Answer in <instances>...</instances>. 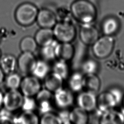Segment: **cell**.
Returning a JSON list of instances; mask_svg holds the SVG:
<instances>
[{
  "label": "cell",
  "instance_id": "16",
  "mask_svg": "<svg viewBox=\"0 0 124 124\" xmlns=\"http://www.w3.org/2000/svg\"><path fill=\"white\" fill-rule=\"evenodd\" d=\"M71 123L75 124H86L89 121L88 112L78 107L70 111Z\"/></svg>",
  "mask_w": 124,
  "mask_h": 124
},
{
  "label": "cell",
  "instance_id": "27",
  "mask_svg": "<svg viewBox=\"0 0 124 124\" xmlns=\"http://www.w3.org/2000/svg\"><path fill=\"white\" fill-rule=\"evenodd\" d=\"M22 79L19 75L14 72L8 74L5 79V85L9 90H17L21 85Z\"/></svg>",
  "mask_w": 124,
  "mask_h": 124
},
{
  "label": "cell",
  "instance_id": "17",
  "mask_svg": "<svg viewBox=\"0 0 124 124\" xmlns=\"http://www.w3.org/2000/svg\"><path fill=\"white\" fill-rule=\"evenodd\" d=\"M17 66V60L12 55H6L0 59V66L5 74L14 72Z\"/></svg>",
  "mask_w": 124,
  "mask_h": 124
},
{
  "label": "cell",
  "instance_id": "28",
  "mask_svg": "<svg viewBox=\"0 0 124 124\" xmlns=\"http://www.w3.org/2000/svg\"><path fill=\"white\" fill-rule=\"evenodd\" d=\"M98 67L97 62L95 60L91 59L85 60L81 66L82 70L86 75L95 74Z\"/></svg>",
  "mask_w": 124,
  "mask_h": 124
},
{
  "label": "cell",
  "instance_id": "1",
  "mask_svg": "<svg viewBox=\"0 0 124 124\" xmlns=\"http://www.w3.org/2000/svg\"><path fill=\"white\" fill-rule=\"evenodd\" d=\"M70 9L73 17L82 24H92L96 17V8L88 0H76Z\"/></svg>",
  "mask_w": 124,
  "mask_h": 124
},
{
  "label": "cell",
  "instance_id": "29",
  "mask_svg": "<svg viewBox=\"0 0 124 124\" xmlns=\"http://www.w3.org/2000/svg\"><path fill=\"white\" fill-rule=\"evenodd\" d=\"M37 107V102L33 97L24 96L21 108L24 111H33Z\"/></svg>",
  "mask_w": 124,
  "mask_h": 124
},
{
  "label": "cell",
  "instance_id": "24",
  "mask_svg": "<svg viewBox=\"0 0 124 124\" xmlns=\"http://www.w3.org/2000/svg\"><path fill=\"white\" fill-rule=\"evenodd\" d=\"M101 123L118 124L124 123V121L121 112L108 110L102 114Z\"/></svg>",
  "mask_w": 124,
  "mask_h": 124
},
{
  "label": "cell",
  "instance_id": "3",
  "mask_svg": "<svg viewBox=\"0 0 124 124\" xmlns=\"http://www.w3.org/2000/svg\"><path fill=\"white\" fill-rule=\"evenodd\" d=\"M54 37L61 43H71L76 36V28L70 20H61L53 29Z\"/></svg>",
  "mask_w": 124,
  "mask_h": 124
},
{
  "label": "cell",
  "instance_id": "39",
  "mask_svg": "<svg viewBox=\"0 0 124 124\" xmlns=\"http://www.w3.org/2000/svg\"><path fill=\"white\" fill-rule=\"evenodd\" d=\"M123 103H124V96L123 98Z\"/></svg>",
  "mask_w": 124,
  "mask_h": 124
},
{
  "label": "cell",
  "instance_id": "25",
  "mask_svg": "<svg viewBox=\"0 0 124 124\" xmlns=\"http://www.w3.org/2000/svg\"><path fill=\"white\" fill-rule=\"evenodd\" d=\"M37 43L35 38L31 36L23 38L20 43V48L23 52L33 53L37 48Z\"/></svg>",
  "mask_w": 124,
  "mask_h": 124
},
{
  "label": "cell",
  "instance_id": "31",
  "mask_svg": "<svg viewBox=\"0 0 124 124\" xmlns=\"http://www.w3.org/2000/svg\"><path fill=\"white\" fill-rule=\"evenodd\" d=\"M37 103L39 111L42 115L49 112H51L52 107L50 100L41 101Z\"/></svg>",
  "mask_w": 124,
  "mask_h": 124
},
{
  "label": "cell",
  "instance_id": "13",
  "mask_svg": "<svg viewBox=\"0 0 124 124\" xmlns=\"http://www.w3.org/2000/svg\"><path fill=\"white\" fill-rule=\"evenodd\" d=\"M63 79L58 74L52 72L48 74L45 78L46 88L52 93H55L62 88Z\"/></svg>",
  "mask_w": 124,
  "mask_h": 124
},
{
  "label": "cell",
  "instance_id": "20",
  "mask_svg": "<svg viewBox=\"0 0 124 124\" xmlns=\"http://www.w3.org/2000/svg\"><path fill=\"white\" fill-rule=\"evenodd\" d=\"M49 66L45 61H37L32 71L33 76L38 79L45 78L49 74Z\"/></svg>",
  "mask_w": 124,
  "mask_h": 124
},
{
  "label": "cell",
  "instance_id": "19",
  "mask_svg": "<svg viewBox=\"0 0 124 124\" xmlns=\"http://www.w3.org/2000/svg\"><path fill=\"white\" fill-rule=\"evenodd\" d=\"M13 122L15 124H37L39 119L33 111H24L21 115L13 118Z\"/></svg>",
  "mask_w": 124,
  "mask_h": 124
},
{
  "label": "cell",
  "instance_id": "5",
  "mask_svg": "<svg viewBox=\"0 0 124 124\" xmlns=\"http://www.w3.org/2000/svg\"><path fill=\"white\" fill-rule=\"evenodd\" d=\"M24 95L17 90H9L3 96V107L7 110L13 112L20 108Z\"/></svg>",
  "mask_w": 124,
  "mask_h": 124
},
{
  "label": "cell",
  "instance_id": "33",
  "mask_svg": "<svg viewBox=\"0 0 124 124\" xmlns=\"http://www.w3.org/2000/svg\"><path fill=\"white\" fill-rule=\"evenodd\" d=\"M11 112L5 108L0 110V124L13 123V118L11 117Z\"/></svg>",
  "mask_w": 124,
  "mask_h": 124
},
{
  "label": "cell",
  "instance_id": "41",
  "mask_svg": "<svg viewBox=\"0 0 124 124\" xmlns=\"http://www.w3.org/2000/svg\"></svg>",
  "mask_w": 124,
  "mask_h": 124
},
{
  "label": "cell",
  "instance_id": "11",
  "mask_svg": "<svg viewBox=\"0 0 124 124\" xmlns=\"http://www.w3.org/2000/svg\"><path fill=\"white\" fill-rule=\"evenodd\" d=\"M54 99L56 105L62 109H66L70 107L74 101L72 92L63 88L54 93Z\"/></svg>",
  "mask_w": 124,
  "mask_h": 124
},
{
  "label": "cell",
  "instance_id": "34",
  "mask_svg": "<svg viewBox=\"0 0 124 124\" xmlns=\"http://www.w3.org/2000/svg\"><path fill=\"white\" fill-rule=\"evenodd\" d=\"M57 115L60 119L61 124H71L70 119V111H68L66 109H62V110Z\"/></svg>",
  "mask_w": 124,
  "mask_h": 124
},
{
  "label": "cell",
  "instance_id": "32",
  "mask_svg": "<svg viewBox=\"0 0 124 124\" xmlns=\"http://www.w3.org/2000/svg\"><path fill=\"white\" fill-rule=\"evenodd\" d=\"M52 92L47 89H41L37 93L36 101L38 103L44 100H51L52 98Z\"/></svg>",
  "mask_w": 124,
  "mask_h": 124
},
{
  "label": "cell",
  "instance_id": "22",
  "mask_svg": "<svg viewBox=\"0 0 124 124\" xmlns=\"http://www.w3.org/2000/svg\"><path fill=\"white\" fill-rule=\"evenodd\" d=\"M119 28L118 20L114 17H108L106 19L102 25V30L106 35H110L115 33Z\"/></svg>",
  "mask_w": 124,
  "mask_h": 124
},
{
  "label": "cell",
  "instance_id": "2",
  "mask_svg": "<svg viewBox=\"0 0 124 124\" xmlns=\"http://www.w3.org/2000/svg\"><path fill=\"white\" fill-rule=\"evenodd\" d=\"M38 11L37 7L33 3L23 2L16 8L15 13V19L22 26H30L36 20Z\"/></svg>",
  "mask_w": 124,
  "mask_h": 124
},
{
  "label": "cell",
  "instance_id": "4",
  "mask_svg": "<svg viewBox=\"0 0 124 124\" xmlns=\"http://www.w3.org/2000/svg\"><path fill=\"white\" fill-rule=\"evenodd\" d=\"M113 38L110 35H105L99 38L93 45V52L95 57L103 59L108 56L114 47Z\"/></svg>",
  "mask_w": 124,
  "mask_h": 124
},
{
  "label": "cell",
  "instance_id": "9",
  "mask_svg": "<svg viewBox=\"0 0 124 124\" xmlns=\"http://www.w3.org/2000/svg\"><path fill=\"white\" fill-rule=\"evenodd\" d=\"M36 61L33 53L23 52L17 60V66L21 73L28 74L32 73Z\"/></svg>",
  "mask_w": 124,
  "mask_h": 124
},
{
  "label": "cell",
  "instance_id": "7",
  "mask_svg": "<svg viewBox=\"0 0 124 124\" xmlns=\"http://www.w3.org/2000/svg\"><path fill=\"white\" fill-rule=\"evenodd\" d=\"M77 102L78 107L87 112H90L96 108L97 97L95 93L86 90L78 94Z\"/></svg>",
  "mask_w": 124,
  "mask_h": 124
},
{
  "label": "cell",
  "instance_id": "35",
  "mask_svg": "<svg viewBox=\"0 0 124 124\" xmlns=\"http://www.w3.org/2000/svg\"><path fill=\"white\" fill-rule=\"evenodd\" d=\"M109 91L111 93L113 96H114L117 104L123 100L124 96L123 95L122 92L120 90L117 88H113L109 90Z\"/></svg>",
  "mask_w": 124,
  "mask_h": 124
},
{
  "label": "cell",
  "instance_id": "6",
  "mask_svg": "<svg viewBox=\"0 0 124 124\" xmlns=\"http://www.w3.org/2000/svg\"><path fill=\"white\" fill-rule=\"evenodd\" d=\"M20 88L24 96L33 97L41 89L39 79L32 76H27L22 79Z\"/></svg>",
  "mask_w": 124,
  "mask_h": 124
},
{
  "label": "cell",
  "instance_id": "30",
  "mask_svg": "<svg viewBox=\"0 0 124 124\" xmlns=\"http://www.w3.org/2000/svg\"><path fill=\"white\" fill-rule=\"evenodd\" d=\"M42 124H61L58 115L49 112L43 115L40 120Z\"/></svg>",
  "mask_w": 124,
  "mask_h": 124
},
{
  "label": "cell",
  "instance_id": "40",
  "mask_svg": "<svg viewBox=\"0 0 124 124\" xmlns=\"http://www.w3.org/2000/svg\"><path fill=\"white\" fill-rule=\"evenodd\" d=\"M1 51H0V58H1Z\"/></svg>",
  "mask_w": 124,
  "mask_h": 124
},
{
  "label": "cell",
  "instance_id": "26",
  "mask_svg": "<svg viewBox=\"0 0 124 124\" xmlns=\"http://www.w3.org/2000/svg\"><path fill=\"white\" fill-rule=\"evenodd\" d=\"M53 72L60 75L63 79L66 78L69 73V66L67 62L59 59L54 64Z\"/></svg>",
  "mask_w": 124,
  "mask_h": 124
},
{
  "label": "cell",
  "instance_id": "21",
  "mask_svg": "<svg viewBox=\"0 0 124 124\" xmlns=\"http://www.w3.org/2000/svg\"><path fill=\"white\" fill-rule=\"evenodd\" d=\"M100 87V80L95 74L86 75L84 78V88L94 93L98 91Z\"/></svg>",
  "mask_w": 124,
  "mask_h": 124
},
{
  "label": "cell",
  "instance_id": "37",
  "mask_svg": "<svg viewBox=\"0 0 124 124\" xmlns=\"http://www.w3.org/2000/svg\"><path fill=\"white\" fill-rule=\"evenodd\" d=\"M4 73L0 66V84H1L4 79Z\"/></svg>",
  "mask_w": 124,
  "mask_h": 124
},
{
  "label": "cell",
  "instance_id": "23",
  "mask_svg": "<svg viewBox=\"0 0 124 124\" xmlns=\"http://www.w3.org/2000/svg\"><path fill=\"white\" fill-rule=\"evenodd\" d=\"M59 43L53 40L48 44L42 46L41 54L43 57L46 60H52L56 58V47Z\"/></svg>",
  "mask_w": 124,
  "mask_h": 124
},
{
  "label": "cell",
  "instance_id": "14",
  "mask_svg": "<svg viewBox=\"0 0 124 124\" xmlns=\"http://www.w3.org/2000/svg\"><path fill=\"white\" fill-rule=\"evenodd\" d=\"M74 54V48L71 43H59L56 47V58L67 62Z\"/></svg>",
  "mask_w": 124,
  "mask_h": 124
},
{
  "label": "cell",
  "instance_id": "8",
  "mask_svg": "<svg viewBox=\"0 0 124 124\" xmlns=\"http://www.w3.org/2000/svg\"><path fill=\"white\" fill-rule=\"evenodd\" d=\"M79 37L86 45H93L99 38L97 29L92 24H82L79 31Z\"/></svg>",
  "mask_w": 124,
  "mask_h": 124
},
{
  "label": "cell",
  "instance_id": "15",
  "mask_svg": "<svg viewBox=\"0 0 124 124\" xmlns=\"http://www.w3.org/2000/svg\"><path fill=\"white\" fill-rule=\"evenodd\" d=\"M54 38L52 29L41 28L36 32L34 38L37 45L43 46L51 43Z\"/></svg>",
  "mask_w": 124,
  "mask_h": 124
},
{
  "label": "cell",
  "instance_id": "38",
  "mask_svg": "<svg viewBox=\"0 0 124 124\" xmlns=\"http://www.w3.org/2000/svg\"><path fill=\"white\" fill-rule=\"evenodd\" d=\"M121 113L122 114V115L123 116V119H124V108L122 110Z\"/></svg>",
  "mask_w": 124,
  "mask_h": 124
},
{
  "label": "cell",
  "instance_id": "36",
  "mask_svg": "<svg viewBox=\"0 0 124 124\" xmlns=\"http://www.w3.org/2000/svg\"><path fill=\"white\" fill-rule=\"evenodd\" d=\"M3 96L4 94L2 93V92L0 90V110L2 109V107L3 106Z\"/></svg>",
  "mask_w": 124,
  "mask_h": 124
},
{
  "label": "cell",
  "instance_id": "12",
  "mask_svg": "<svg viewBox=\"0 0 124 124\" xmlns=\"http://www.w3.org/2000/svg\"><path fill=\"white\" fill-rule=\"evenodd\" d=\"M116 105L115 99L109 91L102 93L97 98L96 107L101 114L110 110Z\"/></svg>",
  "mask_w": 124,
  "mask_h": 124
},
{
  "label": "cell",
  "instance_id": "10",
  "mask_svg": "<svg viewBox=\"0 0 124 124\" xmlns=\"http://www.w3.org/2000/svg\"><path fill=\"white\" fill-rule=\"evenodd\" d=\"M36 21L41 28L52 29L57 23V16L51 10L44 8L39 10Z\"/></svg>",
  "mask_w": 124,
  "mask_h": 124
},
{
  "label": "cell",
  "instance_id": "18",
  "mask_svg": "<svg viewBox=\"0 0 124 124\" xmlns=\"http://www.w3.org/2000/svg\"><path fill=\"white\" fill-rule=\"evenodd\" d=\"M85 77L79 72L74 73L69 79V86L70 89L75 92L81 91L84 88Z\"/></svg>",
  "mask_w": 124,
  "mask_h": 124
}]
</instances>
